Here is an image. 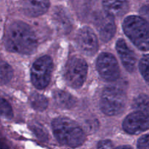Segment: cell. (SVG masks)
<instances>
[{
    "mask_svg": "<svg viewBox=\"0 0 149 149\" xmlns=\"http://www.w3.org/2000/svg\"><path fill=\"white\" fill-rule=\"evenodd\" d=\"M4 45L10 52L30 55L36 51L37 41L29 25L24 22L15 21L6 31Z\"/></svg>",
    "mask_w": 149,
    "mask_h": 149,
    "instance_id": "cell-1",
    "label": "cell"
},
{
    "mask_svg": "<svg viewBox=\"0 0 149 149\" xmlns=\"http://www.w3.org/2000/svg\"><path fill=\"white\" fill-rule=\"evenodd\" d=\"M52 126L55 138L63 145L76 148L82 145L85 141V135L81 128L68 118H56Z\"/></svg>",
    "mask_w": 149,
    "mask_h": 149,
    "instance_id": "cell-2",
    "label": "cell"
},
{
    "mask_svg": "<svg viewBox=\"0 0 149 149\" xmlns=\"http://www.w3.org/2000/svg\"><path fill=\"white\" fill-rule=\"evenodd\" d=\"M125 34L142 51L149 50V23L143 17L129 16L123 23Z\"/></svg>",
    "mask_w": 149,
    "mask_h": 149,
    "instance_id": "cell-3",
    "label": "cell"
},
{
    "mask_svg": "<svg viewBox=\"0 0 149 149\" xmlns=\"http://www.w3.org/2000/svg\"><path fill=\"white\" fill-rule=\"evenodd\" d=\"M127 102V96L120 89L114 87H106L100 98V109L109 116H115L123 111Z\"/></svg>",
    "mask_w": 149,
    "mask_h": 149,
    "instance_id": "cell-4",
    "label": "cell"
},
{
    "mask_svg": "<svg viewBox=\"0 0 149 149\" xmlns=\"http://www.w3.org/2000/svg\"><path fill=\"white\" fill-rule=\"evenodd\" d=\"M52 68V61L47 55L38 58L33 63L31 71V79L36 88L42 90L47 87L50 81Z\"/></svg>",
    "mask_w": 149,
    "mask_h": 149,
    "instance_id": "cell-5",
    "label": "cell"
},
{
    "mask_svg": "<svg viewBox=\"0 0 149 149\" xmlns=\"http://www.w3.org/2000/svg\"><path fill=\"white\" fill-rule=\"evenodd\" d=\"M87 64L80 57H73L68 61L65 69V79L73 88H79L87 78Z\"/></svg>",
    "mask_w": 149,
    "mask_h": 149,
    "instance_id": "cell-6",
    "label": "cell"
},
{
    "mask_svg": "<svg viewBox=\"0 0 149 149\" xmlns=\"http://www.w3.org/2000/svg\"><path fill=\"white\" fill-rule=\"evenodd\" d=\"M97 69L100 75L107 81L117 79L120 74L117 61L113 55L103 52L99 55L97 60Z\"/></svg>",
    "mask_w": 149,
    "mask_h": 149,
    "instance_id": "cell-7",
    "label": "cell"
},
{
    "mask_svg": "<svg viewBox=\"0 0 149 149\" xmlns=\"http://www.w3.org/2000/svg\"><path fill=\"white\" fill-rule=\"evenodd\" d=\"M123 129L131 135L145 132L149 129V116L139 111L133 112L124 120Z\"/></svg>",
    "mask_w": 149,
    "mask_h": 149,
    "instance_id": "cell-8",
    "label": "cell"
},
{
    "mask_svg": "<svg viewBox=\"0 0 149 149\" xmlns=\"http://www.w3.org/2000/svg\"><path fill=\"white\" fill-rule=\"evenodd\" d=\"M77 44L80 50L87 55H93L98 49L97 39L90 28L84 27L79 31Z\"/></svg>",
    "mask_w": 149,
    "mask_h": 149,
    "instance_id": "cell-9",
    "label": "cell"
},
{
    "mask_svg": "<svg viewBox=\"0 0 149 149\" xmlns=\"http://www.w3.org/2000/svg\"><path fill=\"white\" fill-rule=\"evenodd\" d=\"M95 26L102 41L107 42L114 36L116 32V25L112 16L105 12L100 13L96 18Z\"/></svg>",
    "mask_w": 149,
    "mask_h": 149,
    "instance_id": "cell-10",
    "label": "cell"
},
{
    "mask_svg": "<svg viewBox=\"0 0 149 149\" xmlns=\"http://www.w3.org/2000/svg\"><path fill=\"white\" fill-rule=\"evenodd\" d=\"M119 56L124 67L130 72H132L135 69L136 65V57L135 53L130 49L129 47L123 39H119L116 45Z\"/></svg>",
    "mask_w": 149,
    "mask_h": 149,
    "instance_id": "cell-11",
    "label": "cell"
},
{
    "mask_svg": "<svg viewBox=\"0 0 149 149\" xmlns=\"http://www.w3.org/2000/svg\"><path fill=\"white\" fill-rule=\"evenodd\" d=\"M49 6V1H26L23 3L24 13L32 17L41 15L46 13Z\"/></svg>",
    "mask_w": 149,
    "mask_h": 149,
    "instance_id": "cell-12",
    "label": "cell"
},
{
    "mask_svg": "<svg viewBox=\"0 0 149 149\" xmlns=\"http://www.w3.org/2000/svg\"><path fill=\"white\" fill-rule=\"evenodd\" d=\"M103 6L106 13L113 17L123 15L129 8V4L126 1H104Z\"/></svg>",
    "mask_w": 149,
    "mask_h": 149,
    "instance_id": "cell-13",
    "label": "cell"
},
{
    "mask_svg": "<svg viewBox=\"0 0 149 149\" xmlns=\"http://www.w3.org/2000/svg\"><path fill=\"white\" fill-rule=\"evenodd\" d=\"M53 97L58 106L63 109H71L75 105V99L66 92L57 90L54 93Z\"/></svg>",
    "mask_w": 149,
    "mask_h": 149,
    "instance_id": "cell-14",
    "label": "cell"
},
{
    "mask_svg": "<svg viewBox=\"0 0 149 149\" xmlns=\"http://www.w3.org/2000/svg\"><path fill=\"white\" fill-rule=\"evenodd\" d=\"M133 108L137 111L141 112L149 116V96L140 95L134 100Z\"/></svg>",
    "mask_w": 149,
    "mask_h": 149,
    "instance_id": "cell-15",
    "label": "cell"
},
{
    "mask_svg": "<svg viewBox=\"0 0 149 149\" xmlns=\"http://www.w3.org/2000/svg\"><path fill=\"white\" fill-rule=\"evenodd\" d=\"M13 77L11 66L0 57V84L8 82Z\"/></svg>",
    "mask_w": 149,
    "mask_h": 149,
    "instance_id": "cell-16",
    "label": "cell"
},
{
    "mask_svg": "<svg viewBox=\"0 0 149 149\" xmlns=\"http://www.w3.org/2000/svg\"><path fill=\"white\" fill-rule=\"evenodd\" d=\"M31 104L32 107L38 111H43L47 107V100L42 95L34 93L30 97Z\"/></svg>",
    "mask_w": 149,
    "mask_h": 149,
    "instance_id": "cell-17",
    "label": "cell"
},
{
    "mask_svg": "<svg viewBox=\"0 0 149 149\" xmlns=\"http://www.w3.org/2000/svg\"><path fill=\"white\" fill-rule=\"evenodd\" d=\"M139 68L143 79L149 84V54L142 57L140 61Z\"/></svg>",
    "mask_w": 149,
    "mask_h": 149,
    "instance_id": "cell-18",
    "label": "cell"
},
{
    "mask_svg": "<svg viewBox=\"0 0 149 149\" xmlns=\"http://www.w3.org/2000/svg\"><path fill=\"white\" fill-rule=\"evenodd\" d=\"M0 116L6 119H11L13 116L11 106L5 99L1 97H0Z\"/></svg>",
    "mask_w": 149,
    "mask_h": 149,
    "instance_id": "cell-19",
    "label": "cell"
},
{
    "mask_svg": "<svg viewBox=\"0 0 149 149\" xmlns=\"http://www.w3.org/2000/svg\"><path fill=\"white\" fill-rule=\"evenodd\" d=\"M137 148L138 149H149V135H143L139 138Z\"/></svg>",
    "mask_w": 149,
    "mask_h": 149,
    "instance_id": "cell-20",
    "label": "cell"
},
{
    "mask_svg": "<svg viewBox=\"0 0 149 149\" xmlns=\"http://www.w3.org/2000/svg\"><path fill=\"white\" fill-rule=\"evenodd\" d=\"M97 149H114L113 145L110 141L105 140L99 142L97 145Z\"/></svg>",
    "mask_w": 149,
    "mask_h": 149,
    "instance_id": "cell-21",
    "label": "cell"
},
{
    "mask_svg": "<svg viewBox=\"0 0 149 149\" xmlns=\"http://www.w3.org/2000/svg\"><path fill=\"white\" fill-rule=\"evenodd\" d=\"M141 13L143 18L149 23V6H144L141 8Z\"/></svg>",
    "mask_w": 149,
    "mask_h": 149,
    "instance_id": "cell-22",
    "label": "cell"
},
{
    "mask_svg": "<svg viewBox=\"0 0 149 149\" xmlns=\"http://www.w3.org/2000/svg\"><path fill=\"white\" fill-rule=\"evenodd\" d=\"M0 149H9L7 146L2 141H0Z\"/></svg>",
    "mask_w": 149,
    "mask_h": 149,
    "instance_id": "cell-23",
    "label": "cell"
},
{
    "mask_svg": "<svg viewBox=\"0 0 149 149\" xmlns=\"http://www.w3.org/2000/svg\"><path fill=\"white\" fill-rule=\"evenodd\" d=\"M116 149H132L131 147L127 146H119Z\"/></svg>",
    "mask_w": 149,
    "mask_h": 149,
    "instance_id": "cell-24",
    "label": "cell"
}]
</instances>
